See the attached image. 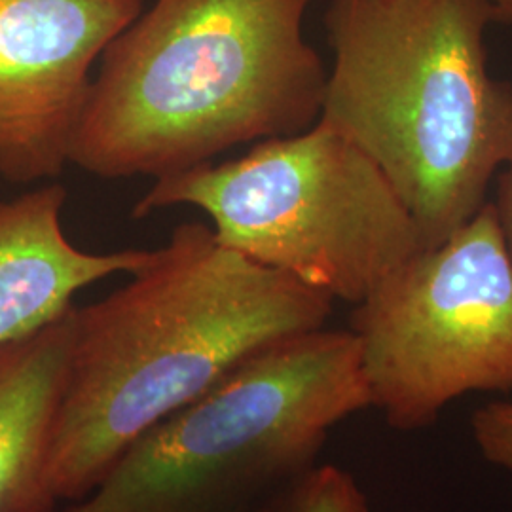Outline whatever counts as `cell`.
<instances>
[{"label":"cell","instance_id":"ba28073f","mask_svg":"<svg viewBox=\"0 0 512 512\" xmlns=\"http://www.w3.org/2000/svg\"><path fill=\"white\" fill-rule=\"evenodd\" d=\"M65 202L61 184L0 200V346L50 325L82 289L133 274L150 256L143 249L97 255L76 247L61 224Z\"/></svg>","mask_w":512,"mask_h":512},{"label":"cell","instance_id":"4fadbf2b","mask_svg":"<svg viewBox=\"0 0 512 512\" xmlns=\"http://www.w3.org/2000/svg\"><path fill=\"white\" fill-rule=\"evenodd\" d=\"M490 4L494 6L497 23L512 25V0H490Z\"/></svg>","mask_w":512,"mask_h":512},{"label":"cell","instance_id":"3957f363","mask_svg":"<svg viewBox=\"0 0 512 512\" xmlns=\"http://www.w3.org/2000/svg\"><path fill=\"white\" fill-rule=\"evenodd\" d=\"M490 0H332L319 120L384 173L423 249L482 209L512 158V84L488 67Z\"/></svg>","mask_w":512,"mask_h":512},{"label":"cell","instance_id":"8992f818","mask_svg":"<svg viewBox=\"0 0 512 512\" xmlns=\"http://www.w3.org/2000/svg\"><path fill=\"white\" fill-rule=\"evenodd\" d=\"M349 330L370 408L391 429L431 427L469 393L512 391V262L494 203L387 275Z\"/></svg>","mask_w":512,"mask_h":512},{"label":"cell","instance_id":"7a4b0ae2","mask_svg":"<svg viewBox=\"0 0 512 512\" xmlns=\"http://www.w3.org/2000/svg\"><path fill=\"white\" fill-rule=\"evenodd\" d=\"M311 0H154L99 59L69 164L99 179L181 173L317 124L327 90Z\"/></svg>","mask_w":512,"mask_h":512},{"label":"cell","instance_id":"7c38bea8","mask_svg":"<svg viewBox=\"0 0 512 512\" xmlns=\"http://www.w3.org/2000/svg\"><path fill=\"white\" fill-rule=\"evenodd\" d=\"M494 209L507 255L512 262V158L499 171Z\"/></svg>","mask_w":512,"mask_h":512},{"label":"cell","instance_id":"6da1fadb","mask_svg":"<svg viewBox=\"0 0 512 512\" xmlns=\"http://www.w3.org/2000/svg\"><path fill=\"white\" fill-rule=\"evenodd\" d=\"M128 285L74 308L50 486L57 503L92 492L133 440L281 338L321 329L332 298L222 247L186 222Z\"/></svg>","mask_w":512,"mask_h":512},{"label":"cell","instance_id":"52a82bcc","mask_svg":"<svg viewBox=\"0 0 512 512\" xmlns=\"http://www.w3.org/2000/svg\"><path fill=\"white\" fill-rule=\"evenodd\" d=\"M143 10V0H0V179L63 173L93 67Z\"/></svg>","mask_w":512,"mask_h":512},{"label":"cell","instance_id":"5b68a950","mask_svg":"<svg viewBox=\"0 0 512 512\" xmlns=\"http://www.w3.org/2000/svg\"><path fill=\"white\" fill-rule=\"evenodd\" d=\"M177 205L202 209L222 247L349 304L423 249L384 173L321 120L238 160L156 179L133 217Z\"/></svg>","mask_w":512,"mask_h":512},{"label":"cell","instance_id":"8fae6325","mask_svg":"<svg viewBox=\"0 0 512 512\" xmlns=\"http://www.w3.org/2000/svg\"><path fill=\"white\" fill-rule=\"evenodd\" d=\"M471 437L480 456L512 473V403L484 404L471 418Z\"/></svg>","mask_w":512,"mask_h":512},{"label":"cell","instance_id":"9c48e42d","mask_svg":"<svg viewBox=\"0 0 512 512\" xmlns=\"http://www.w3.org/2000/svg\"><path fill=\"white\" fill-rule=\"evenodd\" d=\"M74 308L31 336L0 346V512H57L50 459Z\"/></svg>","mask_w":512,"mask_h":512},{"label":"cell","instance_id":"277c9868","mask_svg":"<svg viewBox=\"0 0 512 512\" xmlns=\"http://www.w3.org/2000/svg\"><path fill=\"white\" fill-rule=\"evenodd\" d=\"M366 408L353 330L281 338L133 440L61 512H253L315 467L330 431Z\"/></svg>","mask_w":512,"mask_h":512},{"label":"cell","instance_id":"30bf717a","mask_svg":"<svg viewBox=\"0 0 512 512\" xmlns=\"http://www.w3.org/2000/svg\"><path fill=\"white\" fill-rule=\"evenodd\" d=\"M253 512H370V507L348 471L315 465Z\"/></svg>","mask_w":512,"mask_h":512}]
</instances>
